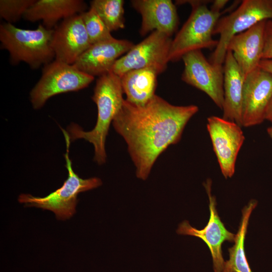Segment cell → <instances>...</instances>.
I'll return each instance as SVG.
<instances>
[{
  "label": "cell",
  "mask_w": 272,
  "mask_h": 272,
  "mask_svg": "<svg viewBox=\"0 0 272 272\" xmlns=\"http://www.w3.org/2000/svg\"><path fill=\"white\" fill-rule=\"evenodd\" d=\"M198 111L196 105H174L156 94L143 106L124 99L112 123L127 145L137 178H148L158 157L180 140L186 124Z\"/></svg>",
  "instance_id": "6da1fadb"
},
{
  "label": "cell",
  "mask_w": 272,
  "mask_h": 272,
  "mask_svg": "<svg viewBox=\"0 0 272 272\" xmlns=\"http://www.w3.org/2000/svg\"><path fill=\"white\" fill-rule=\"evenodd\" d=\"M120 77L110 71L96 81L92 99L97 107L95 126L90 131H84L76 123L71 124L66 130L70 141L83 139L91 143L94 148V160L99 165L105 163V141L110 125L121 108L124 99Z\"/></svg>",
  "instance_id": "7a4b0ae2"
},
{
  "label": "cell",
  "mask_w": 272,
  "mask_h": 272,
  "mask_svg": "<svg viewBox=\"0 0 272 272\" xmlns=\"http://www.w3.org/2000/svg\"><path fill=\"white\" fill-rule=\"evenodd\" d=\"M53 31L42 24L35 29H25L4 23L0 25L1 46L8 51L13 64L24 62L37 69L55 59L52 47Z\"/></svg>",
  "instance_id": "3957f363"
},
{
  "label": "cell",
  "mask_w": 272,
  "mask_h": 272,
  "mask_svg": "<svg viewBox=\"0 0 272 272\" xmlns=\"http://www.w3.org/2000/svg\"><path fill=\"white\" fill-rule=\"evenodd\" d=\"M210 1H176V4H189L191 13L187 21L172 39L169 50V61L175 62L182 59L185 54L203 48L213 49L218 40L213 38L215 26L222 13L215 12L208 9Z\"/></svg>",
  "instance_id": "277c9868"
},
{
  "label": "cell",
  "mask_w": 272,
  "mask_h": 272,
  "mask_svg": "<svg viewBox=\"0 0 272 272\" xmlns=\"http://www.w3.org/2000/svg\"><path fill=\"white\" fill-rule=\"evenodd\" d=\"M61 130L66 143L64 158L68 171L67 179L60 188L45 196L37 197L30 194L22 193L18 197V201L26 207L51 211L57 219L64 220L75 214L79 193L96 188L101 185L102 182L98 177L82 179L74 171L69 156L71 141L67 131L63 129Z\"/></svg>",
  "instance_id": "5b68a950"
},
{
  "label": "cell",
  "mask_w": 272,
  "mask_h": 272,
  "mask_svg": "<svg viewBox=\"0 0 272 272\" xmlns=\"http://www.w3.org/2000/svg\"><path fill=\"white\" fill-rule=\"evenodd\" d=\"M270 19H272V0L242 1L236 10L218 20L213 35L219 34L220 38L210 62L223 66L231 39L258 22Z\"/></svg>",
  "instance_id": "8992f818"
},
{
  "label": "cell",
  "mask_w": 272,
  "mask_h": 272,
  "mask_svg": "<svg viewBox=\"0 0 272 272\" xmlns=\"http://www.w3.org/2000/svg\"><path fill=\"white\" fill-rule=\"evenodd\" d=\"M94 77L79 70L73 64L54 60L43 66L41 76L30 92L35 109L42 107L52 96L87 87Z\"/></svg>",
  "instance_id": "52a82bcc"
},
{
  "label": "cell",
  "mask_w": 272,
  "mask_h": 272,
  "mask_svg": "<svg viewBox=\"0 0 272 272\" xmlns=\"http://www.w3.org/2000/svg\"><path fill=\"white\" fill-rule=\"evenodd\" d=\"M172 39L162 32L154 31L134 45L114 63L112 72L119 77L132 70L151 67L159 74L167 67Z\"/></svg>",
  "instance_id": "ba28073f"
},
{
  "label": "cell",
  "mask_w": 272,
  "mask_h": 272,
  "mask_svg": "<svg viewBox=\"0 0 272 272\" xmlns=\"http://www.w3.org/2000/svg\"><path fill=\"white\" fill-rule=\"evenodd\" d=\"M184 70L181 80L205 93L222 110L224 103L223 66L212 64L201 50L190 51L182 57Z\"/></svg>",
  "instance_id": "9c48e42d"
},
{
  "label": "cell",
  "mask_w": 272,
  "mask_h": 272,
  "mask_svg": "<svg viewBox=\"0 0 272 272\" xmlns=\"http://www.w3.org/2000/svg\"><path fill=\"white\" fill-rule=\"evenodd\" d=\"M207 128L223 175L234 174L237 158L245 140L241 126L216 116L207 119Z\"/></svg>",
  "instance_id": "30bf717a"
},
{
  "label": "cell",
  "mask_w": 272,
  "mask_h": 272,
  "mask_svg": "<svg viewBox=\"0 0 272 272\" xmlns=\"http://www.w3.org/2000/svg\"><path fill=\"white\" fill-rule=\"evenodd\" d=\"M211 185L212 181L210 179L203 183L209 197L210 212V219L206 227L198 230L185 220L179 225L176 233L195 236L202 240L211 251L214 271L222 272L225 263L222 255V243L225 241L234 242L236 235L228 231L220 219L216 209V197L211 193Z\"/></svg>",
  "instance_id": "8fae6325"
},
{
  "label": "cell",
  "mask_w": 272,
  "mask_h": 272,
  "mask_svg": "<svg viewBox=\"0 0 272 272\" xmlns=\"http://www.w3.org/2000/svg\"><path fill=\"white\" fill-rule=\"evenodd\" d=\"M271 97L272 74L258 67L244 79L241 126L250 127L261 123Z\"/></svg>",
  "instance_id": "7c38bea8"
},
{
  "label": "cell",
  "mask_w": 272,
  "mask_h": 272,
  "mask_svg": "<svg viewBox=\"0 0 272 272\" xmlns=\"http://www.w3.org/2000/svg\"><path fill=\"white\" fill-rule=\"evenodd\" d=\"M55 60L73 64L91 45L81 14L66 18L53 29Z\"/></svg>",
  "instance_id": "4fadbf2b"
},
{
  "label": "cell",
  "mask_w": 272,
  "mask_h": 272,
  "mask_svg": "<svg viewBox=\"0 0 272 272\" xmlns=\"http://www.w3.org/2000/svg\"><path fill=\"white\" fill-rule=\"evenodd\" d=\"M133 43L126 39H111L92 44L73 65L81 72L95 77L111 71L115 61L127 52Z\"/></svg>",
  "instance_id": "5bb4252c"
},
{
  "label": "cell",
  "mask_w": 272,
  "mask_h": 272,
  "mask_svg": "<svg viewBox=\"0 0 272 272\" xmlns=\"http://www.w3.org/2000/svg\"><path fill=\"white\" fill-rule=\"evenodd\" d=\"M266 21H260L245 31L234 36L228 44L227 50L232 51L244 79L259 67L262 59Z\"/></svg>",
  "instance_id": "9a60e30c"
},
{
  "label": "cell",
  "mask_w": 272,
  "mask_h": 272,
  "mask_svg": "<svg viewBox=\"0 0 272 272\" xmlns=\"http://www.w3.org/2000/svg\"><path fill=\"white\" fill-rule=\"evenodd\" d=\"M132 7L142 16L140 34L154 31L170 37L177 30L179 19L175 5L170 0H132Z\"/></svg>",
  "instance_id": "2e32d148"
},
{
  "label": "cell",
  "mask_w": 272,
  "mask_h": 272,
  "mask_svg": "<svg viewBox=\"0 0 272 272\" xmlns=\"http://www.w3.org/2000/svg\"><path fill=\"white\" fill-rule=\"evenodd\" d=\"M223 118L241 126V109L244 78L232 51L227 50L223 66Z\"/></svg>",
  "instance_id": "e0dca14e"
},
{
  "label": "cell",
  "mask_w": 272,
  "mask_h": 272,
  "mask_svg": "<svg viewBox=\"0 0 272 272\" xmlns=\"http://www.w3.org/2000/svg\"><path fill=\"white\" fill-rule=\"evenodd\" d=\"M86 8L82 0H35L23 18L31 22L42 21L44 27L53 29L60 20L81 14Z\"/></svg>",
  "instance_id": "ac0fdd59"
},
{
  "label": "cell",
  "mask_w": 272,
  "mask_h": 272,
  "mask_svg": "<svg viewBox=\"0 0 272 272\" xmlns=\"http://www.w3.org/2000/svg\"><path fill=\"white\" fill-rule=\"evenodd\" d=\"M158 72L151 67L130 70L120 77L125 100L136 105L143 106L155 95Z\"/></svg>",
  "instance_id": "d6986e66"
},
{
  "label": "cell",
  "mask_w": 272,
  "mask_h": 272,
  "mask_svg": "<svg viewBox=\"0 0 272 272\" xmlns=\"http://www.w3.org/2000/svg\"><path fill=\"white\" fill-rule=\"evenodd\" d=\"M257 201L251 199L242 210V217L234 245L228 249L229 259L225 261L222 272H252L246 259L244 240L250 216Z\"/></svg>",
  "instance_id": "ffe728a7"
},
{
  "label": "cell",
  "mask_w": 272,
  "mask_h": 272,
  "mask_svg": "<svg viewBox=\"0 0 272 272\" xmlns=\"http://www.w3.org/2000/svg\"><path fill=\"white\" fill-rule=\"evenodd\" d=\"M124 3L122 0H93L90 2V7L111 32L125 27Z\"/></svg>",
  "instance_id": "44dd1931"
},
{
  "label": "cell",
  "mask_w": 272,
  "mask_h": 272,
  "mask_svg": "<svg viewBox=\"0 0 272 272\" xmlns=\"http://www.w3.org/2000/svg\"><path fill=\"white\" fill-rule=\"evenodd\" d=\"M91 44L112 39L113 37L95 10L91 8L81 14Z\"/></svg>",
  "instance_id": "7402d4cb"
},
{
  "label": "cell",
  "mask_w": 272,
  "mask_h": 272,
  "mask_svg": "<svg viewBox=\"0 0 272 272\" xmlns=\"http://www.w3.org/2000/svg\"><path fill=\"white\" fill-rule=\"evenodd\" d=\"M35 0H1L0 17L7 23L19 21Z\"/></svg>",
  "instance_id": "603a6c76"
},
{
  "label": "cell",
  "mask_w": 272,
  "mask_h": 272,
  "mask_svg": "<svg viewBox=\"0 0 272 272\" xmlns=\"http://www.w3.org/2000/svg\"><path fill=\"white\" fill-rule=\"evenodd\" d=\"M262 59H272V31L266 29Z\"/></svg>",
  "instance_id": "cb8c5ba5"
},
{
  "label": "cell",
  "mask_w": 272,
  "mask_h": 272,
  "mask_svg": "<svg viewBox=\"0 0 272 272\" xmlns=\"http://www.w3.org/2000/svg\"><path fill=\"white\" fill-rule=\"evenodd\" d=\"M228 2L227 0H216L213 1L210 10L217 12L221 13L222 9L225 6Z\"/></svg>",
  "instance_id": "d4e9b609"
},
{
  "label": "cell",
  "mask_w": 272,
  "mask_h": 272,
  "mask_svg": "<svg viewBox=\"0 0 272 272\" xmlns=\"http://www.w3.org/2000/svg\"><path fill=\"white\" fill-rule=\"evenodd\" d=\"M259 67L272 74V59H262L259 62Z\"/></svg>",
  "instance_id": "484cf974"
},
{
  "label": "cell",
  "mask_w": 272,
  "mask_h": 272,
  "mask_svg": "<svg viewBox=\"0 0 272 272\" xmlns=\"http://www.w3.org/2000/svg\"><path fill=\"white\" fill-rule=\"evenodd\" d=\"M265 120H267L272 123V97L266 110Z\"/></svg>",
  "instance_id": "4316f807"
},
{
  "label": "cell",
  "mask_w": 272,
  "mask_h": 272,
  "mask_svg": "<svg viewBox=\"0 0 272 272\" xmlns=\"http://www.w3.org/2000/svg\"><path fill=\"white\" fill-rule=\"evenodd\" d=\"M266 29L272 31V20H267L266 23Z\"/></svg>",
  "instance_id": "83f0119b"
},
{
  "label": "cell",
  "mask_w": 272,
  "mask_h": 272,
  "mask_svg": "<svg viewBox=\"0 0 272 272\" xmlns=\"http://www.w3.org/2000/svg\"><path fill=\"white\" fill-rule=\"evenodd\" d=\"M267 132L269 137L272 139V126L267 128Z\"/></svg>",
  "instance_id": "f1b7e54d"
}]
</instances>
